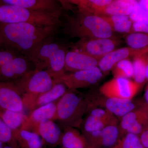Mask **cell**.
<instances>
[{
    "instance_id": "38",
    "label": "cell",
    "mask_w": 148,
    "mask_h": 148,
    "mask_svg": "<svg viewBox=\"0 0 148 148\" xmlns=\"http://www.w3.org/2000/svg\"><path fill=\"white\" fill-rule=\"evenodd\" d=\"M144 97H145V102H144V103L148 105V84L146 88Z\"/></svg>"
},
{
    "instance_id": "30",
    "label": "cell",
    "mask_w": 148,
    "mask_h": 148,
    "mask_svg": "<svg viewBox=\"0 0 148 148\" xmlns=\"http://www.w3.org/2000/svg\"><path fill=\"white\" fill-rule=\"evenodd\" d=\"M125 41L129 47L134 49H143L148 47V34L135 32L127 35Z\"/></svg>"
},
{
    "instance_id": "18",
    "label": "cell",
    "mask_w": 148,
    "mask_h": 148,
    "mask_svg": "<svg viewBox=\"0 0 148 148\" xmlns=\"http://www.w3.org/2000/svg\"><path fill=\"white\" fill-rule=\"evenodd\" d=\"M3 3L19 6L35 11L56 12L63 9L60 1L55 0H1Z\"/></svg>"
},
{
    "instance_id": "21",
    "label": "cell",
    "mask_w": 148,
    "mask_h": 148,
    "mask_svg": "<svg viewBox=\"0 0 148 148\" xmlns=\"http://www.w3.org/2000/svg\"><path fill=\"white\" fill-rule=\"evenodd\" d=\"M60 146L62 148H89L86 139L76 128L63 127Z\"/></svg>"
},
{
    "instance_id": "35",
    "label": "cell",
    "mask_w": 148,
    "mask_h": 148,
    "mask_svg": "<svg viewBox=\"0 0 148 148\" xmlns=\"http://www.w3.org/2000/svg\"><path fill=\"white\" fill-rule=\"evenodd\" d=\"M135 32L148 34V21L133 22L131 34Z\"/></svg>"
},
{
    "instance_id": "27",
    "label": "cell",
    "mask_w": 148,
    "mask_h": 148,
    "mask_svg": "<svg viewBox=\"0 0 148 148\" xmlns=\"http://www.w3.org/2000/svg\"><path fill=\"white\" fill-rule=\"evenodd\" d=\"M26 116L24 112L0 109V117L12 131L21 128Z\"/></svg>"
},
{
    "instance_id": "19",
    "label": "cell",
    "mask_w": 148,
    "mask_h": 148,
    "mask_svg": "<svg viewBox=\"0 0 148 148\" xmlns=\"http://www.w3.org/2000/svg\"><path fill=\"white\" fill-rule=\"evenodd\" d=\"M56 112V101L36 109L26 116L20 128L29 131L34 125L43 121H53Z\"/></svg>"
},
{
    "instance_id": "43",
    "label": "cell",
    "mask_w": 148,
    "mask_h": 148,
    "mask_svg": "<svg viewBox=\"0 0 148 148\" xmlns=\"http://www.w3.org/2000/svg\"><path fill=\"white\" fill-rule=\"evenodd\" d=\"M1 37H0V47H1Z\"/></svg>"
},
{
    "instance_id": "7",
    "label": "cell",
    "mask_w": 148,
    "mask_h": 148,
    "mask_svg": "<svg viewBox=\"0 0 148 148\" xmlns=\"http://www.w3.org/2000/svg\"><path fill=\"white\" fill-rule=\"evenodd\" d=\"M89 107H97L106 109L112 113L119 120L135 109L138 108L140 101L108 98L99 91L90 92L85 95Z\"/></svg>"
},
{
    "instance_id": "8",
    "label": "cell",
    "mask_w": 148,
    "mask_h": 148,
    "mask_svg": "<svg viewBox=\"0 0 148 148\" xmlns=\"http://www.w3.org/2000/svg\"><path fill=\"white\" fill-rule=\"evenodd\" d=\"M121 43V40L114 37L107 38L80 39L73 45L72 49L100 61L105 56L116 49Z\"/></svg>"
},
{
    "instance_id": "15",
    "label": "cell",
    "mask_w": 148,
    "mask_h": 148,
    "mask_svg": "<svg viewBox=\"0 0 148 148\" xmlns=\"http://www.w3.org/2000/svg\"><path fill=\"white\" fill-rule=\"evenodd\" d=\"M32 64L26 57L18 56L0 68V82H10L20 78L32 70Z\"/></svg>"
},
{
    "instance_id": "31",
    "label": "cell",
    "mask_w": 148,
    "mask_h": 148,
    "mask_svg": "<svg viewBox=\"0 0 148 148\" xmlns=\"http://www.w3.org/2000/svg\"><path fill=\"white\" fill-rule=\"evenodd\" d=\"M113 148H145L139 136L132 133L125 134Z\"/></svg>"
},
{
    "instance_id": "12",
    "label": "cell",
    "mask_w": 148,
    "mask_h": 148,
    "mask_svg": "<svg viewBox=\"0 0 148 148\" xmlns=\"http://www.w3.org/2000/svg\"><path fill=\"white\" fill-rule=\"evenodd\" d=\"M119 124L108 125L85 137L88 147L113 148L121 139Z\"/></svg>"
},
{
    "instance_id": "22",
    "label": "cell",
    "mask_w": 148,
    "mask_h": 148,
    "mask_svg": "<svg viewBox=\"0 0 148 148\" xmlns=\"http://www.w3.org/2000/svg\"><path fill=\"white\" fill-rule=\"evenodd\" d=\"M138 4V1L135 0H112V2L97 15L128 16Z\"/></svg>"
},
{
    "instance_id": "23",
    "label": "cell",
    "mask_w": 148,
    "mask_h": 148,
    "mask_svg": "<svg viewBox=\"0 0 148 148\" xmlns=\"http://www.w3.org/2000/svg\"><path fill=\"white\" fill-rule=\"evenodd\" d=\"M86 114L79 127L82 134L84 137L93 132L100 131L108 125L119 123V122H113L106 120L88 113Z\"/></svg>"
},
{
    "instance_id": "40",
    "label": "cell",
    "mask_w": 148,
    "mask_h": 148,
    "mask_svg": "<svg viewBox=\"0 0 148 148\" xmlns=\"http://www.w3.org/2000/svg\"><path fill=\"white\" fill-rule=\"evenodd\" d=\"M145 75L146 79L148 80V62L146 66Z\"/></svg>"
},
{
    "instance_id": "20",
    "label": "cell",
    "mask_w": 148,
    "mask_h": 148,
    "mask_svg": "<svg viewBox=\"0 0 148 148\" xmlns=\"http://www.w3.org/2000/svg\"><path fill=\"white\" fill-rule=\"evenodd\" d=\"M68 90V88L62 83L56 84L50 90L38 96L28 110L31 112L42 106L58 101Z\"/></svg>"
},
{
    "instance_id": "9",
    "label": "cell",
    "mask_w": 148,
    "mask_h": 148,
    "mask_svg": "<svg viewBox=\"0 0 148 148\" xmlns=\"http://www.w3.org/2000/svg\"><path fill=\"white\" fill-rule=\"evenodd\" d=\"M103 77L99 67L66 73L57 80L55 84L62 83L68 90H77L86 88L98 84Z\"/></svg>"
},
{
    "instance_id": "28",
    "label": "cell",
    "mask_w": 148,
    "mask_h": 148,
    "mask_svg": "<svg viewBox=\"0 0 148 148\" xmlns=\"http://www.w3.org/2000/svg\"><path fill=\"white\" fill-rule=\"evenodd\" d=\"M148 62V53L133 57V64L134 81L142 85L146 79V69Z\"/></svg>"
},
{
    "instance_id": "33",
    "label": "cell",
    "mask_w": 148,
    "mask_h": 148,
    "mask_svg": "<svg viewBox=\"0 0 148 148\" xmlns=\"http://www.w3.org/2000/svg\"><path fill=\"white\" fill-rule=\"evenodd\" d=\"M128 16L133 22L148 21V14L140 6L139 3Z\"/></svg>"
},
{
    "instance_id": "37",
    "label": "cell",
    "mask_w": 148,
    "mask_h": 148,
    "mask_svg": "<svg viewBox=\"0 0 148 148\" xmlns=\"http://www.w3.org/2000/svg\"><path fill=\"white\" fill-rule=\"evenodd\" d=\"M138 3L140 6L148 14V0L138 1Z\"/></svg>"
},
{
    "instance_id": "1",
    "label": "cell",
    "mask_w": 148,
    "mask_h": 148,
    "mask_svg": "<svg viewBox=\"0 0 148 148\" xmlns=\"http://www.w3.org/2000/svg\"><path fill=\"white\" fill-rule=\"evenodd\" d=\"M60 27H39L24 23L0 24L1 47L12 49L31 61L38 47L54 36Z\"/></svg>"
},
{
    "instance_id": "25",
    "label": "cell",
    "mask_w": 148,
    "mask_h": 148,
    "mask_svg": "<svg viewBox=\"0 0 148 148\" xmlns=\"http://www.w3.org/2000/svg\"><path fill=\"white\" fill-rule=\"evenodd\" d=\"M112 0H71L68 1L77 5V8L97 15L112 2Z\"/></svg>"
},
{
    "instance_id": "41",
    "label": "cell",
    "mask_w": 148,
    "mask_h": 148,
    "mask_svg": "<svg viewBox=\"0 0 148 148\" xmlns=\"http://www.w3.org/2000/svg\"><path fill=\"white\" fill-rule=\"evenodd\" d=\"M4 143H3L2 141L0 140V148H3L4 147Z\"/></svg>"
},
{
    "instance_id": "10",
    "label": "cell",
    "mask_w": 148,
    "mask_h": 148,
    "mask_svg": "<svg viewBox=\"0 0 148 148\" xmlns=\"http://www.w3.org/2000/svg\"><path fill=\"white\" fill-rule=\"evenodd\" d=\"M141 85L129 79L114 78L102 85L99 91L108 98L132 100Z\"/></svg>"
},
{
    "instance_id": "11",
    "label": "cell",
    "mask_w": 148,
    "mask_h": 148,
    "mask_svg": "<svg viewBox=\"0 0 148 148\" xmlns=\"http://www.w3.org/2000/svg\"><path fill=\"white\" fill-rule=\"evenodd\" d=\"M121 138L128 133L139 136L148 129V112L139 107L119 120Z\"/></svg>"
},
{
    "instance_id": "26",
    "label": "cell",
    "mask_w": 148,
    "mask_h": 148,
    "mask_svg": "<svg viewBox=\"0 0 148 148\" xmlns=\"http://www.w3.org/2000/svg\"><path fill=\"white\" fill-rule=\"evenodd\" d=\"M106 20L113 32L131 34L133 22L128 16L101 15L99 16Z\"/></svg>"
},
{
    "instance_id": "13",
    "label": "cell",
    "mask_w": 148,
    "mask_h": 148,
    "mask_svg": "<svg viewBox=\"0 0 148 148\" xmlns=\"http://www.w3.org/2000/svg\"><path fill=\"white\" fill-rule=\"evenodd\" d=\"M146 53H148V47L139 49L126 47L115 49L99 61L98 67L103 75H106L112 71L115 65L119 61Z\"/></svg>"
},
{
    "instance_id": "16",
    "label": "cell",
    "mask_w": 148,
    "mask_h": 148,
    "mask_svg": "<svg viewBox=\"0 0 148 148\" xmlns=\"http://www.w3.org/2000/svg\"><path fill=\"white\" fill-rule=\"evenodd\" d=\"M29 131L38 135L44 144L53 147L60 146L63 130L51 120H45L37 123Z\"/></svg>"
},
{
    "instance_id": "36",
    "label": "cell",
    "mask_w": 148,
    "mask_h": 148,
    "mask_svg": "<svg viewBox=\"0 0 148 148\" xmlns=\"http://www.w3.org/2000/svg\"><path fill=\"white\" fill-rule=\"evenodd\" d=\"M139 137L144 147L148 148V129L142 132Z\"/></svg>"
},
{
    "instance_id": "42",
    "label": "cell",
    "mask_w": 148,
    "mask_h": 148,
    "mask_svg": "<svg viewBox=\"0 0 148 148\" xmlns=\"http://www.w3.org/2000/svg\"><path fill=\"white\" fill-rule=\"evenodd\" d=\"M3 148H14L12 147H11V146L8 145L7 146H4V147Z\"/></svg>"
},
{
    "instance_id": "39",
    "label": "cell",
    "mask_w": 148,
    "mask_h": 148,
    "mask_svg": "<svg viewBox=\"0 0 148 148\" xmlns=\"http://www.w3.org/2000/svg\"><path fill=\"white\" fill-rule=\"evenodd\" d=\"M139 107L145 109L146 111L148 112V105H147L145 103H144L143 101H140V106Z\"/></svg>"
},
{
    "instance_id": "5",
    "label": "cell",
    "mask_w": 148,
    "mask_h": 148,
    "mask_svg": "<svg viewBox=\"0 0 148 148\" xmlns=\"http://www.w3.org/2000/svg\"><path fill=\"white\" fill-rule=\"evenodd\" d=\"M88 108L85 95L77 92V90H68L56 101V112L53 121H57L63 127L79 128Z\"/></svg>"
},
{
    "instance_id": "2",
    "label": "cell",
    "mask_w": 148,
    "mask_h": 148,
    "mask_svg": "<svg viewBox=\"0 0 148 148\" xmlns=\"http://www.w3.org/2000/svg\"><path fill=\"white\" fill-rule=\"evenodd\" d=\"M62 32L71 38H107L113 37L108 23L100 16L78 9L71 15H66Z\"/></svg>"
},
{
    "instance_id": "4",
    "label": "cell",
    "mask_w": 148,
    "mask_h": 148,
    "mask_svg": "<svg viewBox=\"0 0 148 148\" xmlns=\"http://www.w3.org/2000/svg\"><path fill=\"white\" fill-rule=\"evenodd\" d=\"M62 11L47 12L29 10L0 1V24L28 23L39 27H62Z\"/></svg>"
},
{
    "instance_id": "6",
    "label": "cell",
    "mask_w": 148,
    "mask_h": 148,
    "mask_svg": "<svg viewBox=\"0 0 148 148\" xmlns=\"http://www.w3.org/2000/svg\"><path fill=\"white\" fill-rule=\"evenodd\" d=\"M12 82L22 96L24 108L27 110L38 96L50 90L55 84L46 71L35 69Z\"/></svg>"
},
{
    "instance_id": "24",
    "label": "cell",
    "mask_w": 148,
    "mask_h": 148,
    "mask_svg": "<svg viewBox=\"0 0 148 148\" xmlns=\"http://www.w3.org/2000/svg\"><path fill=\"white\" fill-rule=\"evenodd\" d=\"M12 132L19 147L43 148V142L36 133L21 128L14 130Z\"/></svg>"
},
{
    "instance_id": "17",
    "label": "cell",
    "mask_w": 148,
    "mask_h": 148,
    "mask_svg": "<svg viewBox=\"0 0 148 148\" xmlns=\"http://www.w3.org/2000/svg\"><path fill=\"white\" fill-rule=\"evenodd\" d=\"M99 61L82 52L72 49L66 53L65 71L72 72L98 67Z\"/></svg>"
},
{
    "instance_id": "29",
    "label": "cell",
    "mask_w": 148,
    "mask_h": 148,
    "mask_svg": "<svg viewBox=\"0 0 148 148\" xmlns=\"http://www.w3.org/2000/svg\"><path fill=\"white\" fill-rule=\"evenodd\" d=\"M114 78H133V64L129 59H125L117 63L112 69Z\"/></svg>"
},
{
    "instance_id": "44",
    "label": "cell",
    "mask_w": 148,
    "mask_h": 148,
    "mask_svg": "<svg viewBox=\"0 0 148 148\" xmlns=\"http://www.w3.org/2000/svg\"><path fill=\"white\" fill-rule=\"evenodd\" d=\"M62 148V147H60V148Z\"/></svg>"
},
{
    "instance_id": "32",
    "label": "cell",
    "mask_w": 148,
    "mask_h": 148,
    "mask_svg": "<svg viewBox=\"0 0 148 148\" xmlns=\"http://www.w3.org/2000/svg\"><path fill=\"white\" fill-rule=\"evenodd\" d=\"M0 140L14 148H19L13 132L0 117Z\"/></svg>"
},
{
    "instance_id": "34",
    "label": "cell",
    "mask_w": 148,
    "mask_h": 148,
    "mask_svg": "<svg viewBox=\"0 0 148 148\" xmlns=\"http://www.w3.org/2000/svg\"><path fill=\"white\" fill-rule=\"evenodd\" d=\"M19 55L20 54L10 49L6 48L1 49H0V68L8 64Z\"/></svg>"
},
{
    "instance_id": "14",
    "label": "cell",
    "mask_w": 148,
    "mask_h": 148,
    "mask_svg": "<svg viewBox=\"0 0 148 148\" xmlns=\"http://www.w3.org/2000/svg\"><path fill=\"white\" fill-rule=\"evenodd\" d=\"M22 96L12 82H0V109L24 112Z\"/></svg>"
},
{
    "instance_id": "3",
    "label": "cell",
    "mask_w": 148,
    "mask_h": 148,
    "mask_svg": "<svg viewBox=\"0 0 148 148\" xmlns=\"http://www.w3.org/2000/svg\"><path fill=\"white\" fill-rule=\"evenodd\" d=\"M54 38L50 37L42 43L35 51L31 61L36 70L46 71L55 84L66 73L65 60L69 51L64 45Z\"/></svg>"
}]
</instances>
